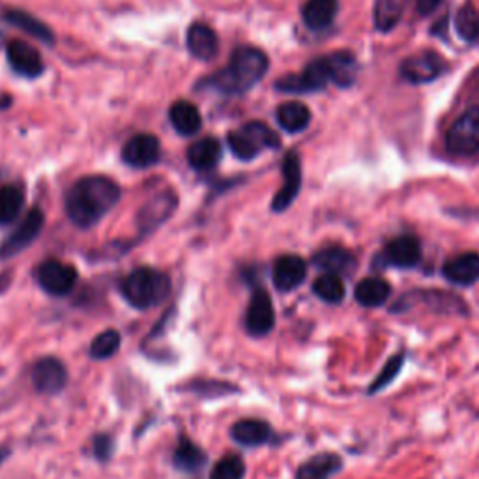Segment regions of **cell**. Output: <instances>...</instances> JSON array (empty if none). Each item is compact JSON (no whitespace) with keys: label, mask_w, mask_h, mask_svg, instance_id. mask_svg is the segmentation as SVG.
<instances>
[{"label":"cell","mask_w":479,"mask_h":479,"mask_svg":"<svg viewBox=\"0 0 479 479\" xmlns=\"http://www.w3.org/2000/svg\"><path fill=\"white\" fill-rule=\"evenodd\" d=\"M356 75H357L356 56L350 51H335L311 60L302 73H294L279 79L275 83V88L279 92H292V94L321 92L328 85L349 88L354 85Z\"/></svg>","instance_id":"cell-1"},{"label":"cell","mask_w":479,"mask_h":479,"mask_svg":"<svg viewBox=\"0 0 479 479\" xmlns=\"http://www.w3.org/2000/svg\"><path fill=\"white\" fill-rule=\"evenodd\" d=\"M120 195L114 180L99 174L85 176L77 180L66 197L68 217L81 229L94 227L116 206Z\"/></svg>","instance_id":"cell-2"},{"label":"cell","mask_w":479,"mask_h":479,"mask_svg":"<svg viewBox=\"0 0 479 479\" xmlns=\"http://www.w3.org/2000/svg\"><path fill=\"white\" fill-rule=\"evenodd\" d=\"M268 68L270 60L265 51L242 46L232 53L229 64L214 73L205 85L212 87L215 92L238 96L251 90L256 83H261Z\"/></svg>","instance_id":"cell-3"},{"label":"cell","mask_w":479,"mask_h":479,"mask_svg":"<svg viewBox=\"0 0 479 479\" xmlns=\"http://www.w3.org/2000/svg\"><path fill=\"white\" fill-rule=\"evenodd\" d=\"M120 289L135 309H150L169 296L171 282L164 272L155 268H137L124 277Z\"/></svg>","instance_id":"cell-4"},{"label":"cell","mask_w":479,"mask_h":479,"mask_svg":"<svg viewBox=\"0 0 479 479\" xmlns=\"http://www.w3.org/2000/svg\"><path fill=\"white\" fill-rule=\"evenodd\" d=\"M227 143H229L231 152L238 159H242V162H251V159H255L266 148L275 150L282 147V141H279L277 133L270 130V126L256 122V120L231 131L227 137Z\"/></svg>","instance_id":"cell-5"},{"label":"cell","mask_w":479,"mask_h":479,"mask_svg":"<svg viewBox=\"0 0 479 479\" xmlns=\"http://www.w3.org/2000/svg\"><path fill=\"white\" fill-rule=\"evenodd\" d=\"M446 148L453 155L479 152V107H470L455 120L446 133Z\"/></svg>","instance_id":"cell-6"},{"label":"cell","mask_w":479,"mask_h":479,"mask_svg":"<svg viewBox=\"0 0 479 479\" xmlns=\"http://www.w3.org/2000/svg\"><path fill=\"white\" fill-rule=\"evenodd\" d=\"M446 70H448V64L444 56H441L434 51L414 53L407 56L401 63V68H399L401 77L412 85L431 83L434 81V79L441 77Z\"/></svg>","instance_id":"cell-7"},{"label":"cell","mask_w":479,"mask_h":479,"mask_svg":"<svg viewBox=\"0 0 479 479\" xmlns=\"http://www.w3.org/2000/svg\"><path fill=\"white\" fill-rule=\"evenodd\" d=\"M378 263L395 268H414L422 261V246L412 234H403L393 238L386 244L384 251L378 255Z\"/></svg>","instance_id":"cell-8"},{"label":"cell","mask_w":479,"mask_h":479,"mask_svg":"<svg viewBox=\"0 0 479 479\" xmlns=\"http://www.w3.org/2000/svg\"><path fill=\"white\" fill-rule=\"evenodd\" d=\"M162 145L152 133H137L122 148V159L133 169H148L159 162Z\"/></svg>","instance_id":"cell-9"},{"label":"cell","mask_w":479,"mask_h":479,"mask_svg":"<svg viewBox=\"0 0 479 479\" xmlns=\"http://www.w3.org/2000/svg\"><path fill=\"white\" fill-rule=\"evenodd\" d=\"M38 283L53 296H66L77 283V270L60 261H46L38 268Z\"/></svg>","instance_id":"cell-10"},{"label":"cell","mask_w":479,"mask_h":479,"mask_svg":"<svg viewBox=\"0 0 479 479\" xmlns=\"http://www.w3.org/2000/svg\"><path fill=\"white\" fill-rule=\"evenodd\" d=\"M273 326H275V311L272 298L265 289H256L251 296V302L246 313V330L255 337H263L270 333Z\"/></svg>","instance_id":"cell-11"},{"label":"cell","mask_w":479,"mask_h":479,"mask_svg":"<svg viewBox=\"0 0 479 479\" xmlns=\"http://www.w3.org/2000/svg\"><path fill=\"white\" fill-rule=\"evenodd\" d=\"M44 223H46V217H44V212L39 208H32L25 219L21 222V225H19L13 234L6 240V242L3 244V248H0V256H13L17 253H21L23 249H27L34 240L39 236V232H42L44 229Z\"/></svg>","instance_id":"cell-12"},{"label":"cell","mask_w":479,"mask_h":479,"mask_svg":"<svg viewBox=\"0 0 479 479\" xmlns=\"http://www.w3.org/2000/svg\"><path fill=\"white\" fill-rule=\"evenodd\" d=\"M302 188V162L296 152H289L283 159V186L272 201L273 212H285L294 201Z\"/></svg>","instance_id":"cell-13"},{"label":"cell","mask_w":479,"mask_h":479,"mask_svg":"<svg viewBox=\"0 0 479 479\" xmlns=\"http://www.w3.org/2000/svg\"><path fill=\"white\" fill-rule=\"evenodd\" d=\"M68 382V371L56 357H44L32 369V384L44 395H55L64 390Z\"/></svg>","instance_id":"cell-14"},{"label":"cell","mask_w":479,"mask_h":479,"mask_svg":"<svg viewBox=\"0 0 479 479\" xmlns=\"http://www.w3.org/2000/svg\"><path fill=\"white\" fill-rule=\"evenodd\" d=\"M272 277L277 290L290 292L306 282L307 263L298 255H283L275 261Z\"/></svg>","instance_id":"cell-15"},{"label":"cell","mask_w":479,"mask_h":479,"mask_svg":"<svg viewBox=\"0 0 479 479\" xmlns=\"http://www.w3.org/2000/svg\"><path fill=\"white\" fill-rule=\"evenodd\" d=\"M8 63L12 70L21 77H39L44 71V60L42 55L38 53L32 46H29L23 39H12L8 49Z\"/></svg>","instance_id":"cell-16"},{"label":"cell","mask_w":479,"mask_h":479,"mask_svg":"<svg viewBox=\"0 0 479 479\" xmlns=\"http://www.w3.org/2000/svg\"><path fill=\"white\" fill-rule=\"evenodd\" d=\"M176 203H178L176 195L172 191H164L152 197L150 201L141 208V212H139V217H137L139 229H141L143 232H150L157 229L164 222H167L169 215L174 212Z\"/></svg>","instance_id":"cell-17"},{"label":"cell","mask_w":479,"mask_h":479,"mask_svg":"<svg viewBox=\"0 0 479 479\" xmlns=\"http://www.w3.org/2000/svg\"><path fill=\"white\" fill-rule=\"evenodd\" d=\"M444 277L450 283L458 287H470L479 282V255L466 251L446 261L442 268Z\"/></svg>","instance_id":"cell-18"},{"label":"cell","mask_w":479,"mask_h":479,"mask_svg":"<svg viewBox=\"0 0 479 479\" xmlns=\"http://www.w3.org/2000/svg\"><path fill=\"white\" fill-rule=\"evenodd\" d=\"M186 44L189 53L203 60V63H210L219 53V39L215 30L206 25V23H193L188 29V36H186Z\"/></svg>","instance_id":"cell-19"},{"label":"cell","mask_w":479,"mask_h":479,"mask_svg":"<svg viewBox=\"0 0 479 479\" xmlns=\"http://www.w3.org/2000/svg\"><path fill=\"white\" fill-rule=\"evenodd\" d=\"M313 265L316 268L324 270L326 273H335V275H347L354 272L356 268V256L341 246H328L318 249L313 255Z\"/></svg>","instance_id":"cell-20"},{"label":"cell","mask_w":479,"mask_h":479,"mask_svg":"<svg viewBox=\"0 0 479 479\" xmlns=\"http://www.w3.org/2000/svg\"><path fill=\"white\" fill-rule=\"evenodd\" d=\"M169 120L176 133L182 137H191L201 131L203 128V116L198 109L186 99H178L169 109Z\"/></svg>","instance_id":"cell-21"},{"label":"cell","mask_w":479,"mask_h":479,"mask_svg":"<svg viewBox=\"0 0 479 479\" xmlns=\"http://www.w3.org/2000/svg\"><path fill=\"white\" fill-rule=\"evenodd\" d=\"M343 468L341 457L335 453H318L296 472V479H330Z\"/></svg>","instance_id":"cell-22"},{"label":"cell","mask_w":479,"mask_h":479,"mask_svg":"<svg viewBox=\"0 0 479 479\" xmlns=\"http://www.w3.org/2000/svg\"><path fill=\"white\" fill-rule=\"evenodd\" d=\"M219 159H222V145L214 137L201 139L188 150V162L195 171H212Z\"/></svg>","instance_id":"cell-23"},{"label":"cell","mask_w":479,"mask_h":479,"mask_svg":"<svg viewBox=\"0 0 479 479\" xmlns=\"http://www.w3.org/2000/svg\"><path fill=\"white\" fill-rule=\"evenodd\" d=\"M231 436L242 446H263L272 438V429L263 419H242L232 425Z\"/></svg>","instance_id":"cell-24"},{"label":"cell","mask_w":479,"mask_h":479,"mask_svg":"<svg viewBox=\"0 0 479 479\" xmlns=\"http://www.w3.org/2000/svg\"><path fill=\"white\" fill-rule=\"evenodd\" d=\"M337 0H307L302 8V19L311 30L328 29L337 15Z\"/></svg>","instance_id":"cell-25"},{"label":"cell","mask_w":479,"mask_h":479,"mask_svg":"<svg viewBox=\"0 0 479 479\" xmlns=\"http://www.w3.org/2000/svg\"><path fill=\"white\" fill-rule=\"evenodd\" d=\"M277 124L287 133H302L311 124V111L302 102H287L275 111Z\"/></svg>","instance_id":"cell-26"},{"label":"cell","mask_w":479,"mask_h":479,"mask_svg":"<svg viewBox=\"0 0 479 479\" xmlns=\"http://www.w3.org/2000/svg\"><path fill=\"white\" fill-rule=\"evenodd\" d=\"M4 19L17 27L19 30H25L29 36L39 39V42H44L46 46H53L55 44V34L53 30L44 23L39 21V19H36L34 15H30L29 12H23V10H8L4 13Z\"/></svg>","instance_id":"cell-27"},{"label":"cell","mask_w":479,"mask_h":479,"mask_svg":"<svg viewBox=\"0 0 479 479\" xmlns=\"http://www.w3.org/2000/svg\"><path fill=\"white\" fill-rule=\"evenodd\" d=\"M391 287L382 277H366L356 287V302L364 307H381L388 302Z\"/></svg>","instance_id":"cell-28"},{"label":"cell","mask_w":479,"mask_h":479,"mask_svg":"<svg viewBox=\"0 0 479 479\" xmlns=\"http://www.w3.org/2000/svg\"><path fill=\"white\" fill-rule=\"evenodd\" d=\"M25 206V191L21 186L0 188V225H10L21 215Z\"/></svg>","instance_id":"cell-29"},{"label":"cell","mask_w":479,"mask_h":479,"mask_svg":"<svg viewBox=\"0 0 479 479\" xmlns=\"http://www.w3.org/2000/svg\"><path fill=\"white\" fill-rule=\"evenodd\" d=\"M172 461H174V466L178 470L197 472L198 468L205 466L206 455L201 448L195 446L191 441H188V438H182V441H180V444L174 450Z\"/></svg>","instance_id":"cell-30"},{"label":"cell","mask_w":479,"mask_h":479,"mask_svg":"<svg viewBox=\"0 0 479 479\" xmlns=\"http://www.w3.org/2000/svg\"><path fill=\"white\" fill-rule=\"evenodd\" d=\"M313 292L326 304H341L345 298V283L341 275L335 273H323L313 283Z\"/></svg>","instance_id":"cell-31"},{"label":"cell","mask_w":479,"mask_h":479,"mask_svg":"<svg viewBox=\"0 0 479 479\" xmlns=\"http://www.w3.org/2000/svg\"><path fill=\"white\" fill-rule=\"evenodd\" d=\"M422 298L429 304L431 309L438 311V313H448V315H465L466 304L463 302L461 298L444 292V290H425L422 294Z\"/></svg>","instance_id":"cell-32"},{"label":"cell","mask_w":479,"mask_h":479,"mask_svg":"<svg viewBox=\"0 0 479 479\" xmlns=\"http://www.w3.org/2000/svg\"><path fill=\"white\" fill-rule=\"evenodd\" d=\"M401 3L399 0H376L374 4V27L381 32H390L401 21Z\"/></svg>","instance_id":"cell-33"},{"label":"cell","mask_w":479,"mask_h":479,"mask_svg":"<svg viewBox=\"0 0 479 479\" xmlns=\"http://www.w3.org/2000/svg\"><path fill=\"white\" fill-rule=\"evenodd\" d=\"M455 29L465 42H477L479 39V12L472 4H465L458 8L455 15Z\"/></svg>","instance_id":"cell-34"},{"label":"cell","mask_w":479,"mask_h":479,"mask_svg":"<svg viewBox=\"0 0 479 479\" xmlns=\"http://www.w3.org/2000/svg\"><path fill=\"white\" fill-rule=\"evenodd\" d=\"M403 364H405V354L403 352L401 354H395L393 357H390L388 362H386V366L382 367V371L378 373V376L374 378L373 384L369 386V393L373 395V393H378V391H382L384 388H388L395 381L397 374L401 373Z\"/></svg>","instance_id":"cell-35"},{"label":"cell","mask_w":479,"mask_h":479,"mask_svg":"<svg viewBox=\"0 0 479 479\" xmlns=\"http://www.w3.org/2000/svg\"><path fill=\"white\" fill-rule=\"evenodd\" d=\"M120 349V333L116 330H107L96 335L90 345V356L94 359H107L114 356Z\"/></svg>","instance_id":"cell-36"},{"label":"cell","mask_w":479,"mask_h":479,"mask_svg":"<svg viewBox=\"0 0 479 479\" xmlns=\"http://www.w3.org/2000/svg\"><path fill=\"white\" fill-rule=\"evenodd\" d=\"M246 475V465L238 455H227L219 461L212 474L210 479H244Z\"/></svg>","instance_id":"cell-37"},{"label":"cell","mask_w":479,"mask_h":479,"mask_svg":"<svg viewBox=\"0 0 479 479\" xmlns=\"http://www.w3.org/2000/svg\"><path fill=\"white\" fill-rule=\"evenodd\" d=\"M441 4H442V0H416L417 12L422 15H429L431 12H434Z\"/></svg>","instance_id":"cell-38"},{"label":"cell","mask_w":479,"mask_h":479,"mask_svg":"<svg viewBox=\"0 0 479 479\" xmlns=\"http://www.w3.org/2000/svg\"><path fill=\"white\" fill-rule=\"evenodd\" d=\"M96 453H97V457H102V458H105L111 453V441L107 436L96 438Z\"/></svg>","instance_id":"cell-39"},{"label":"cell","mask_w":479,"mask_h":479,"mask_svg":"<svg viewBox=\"0 0 479 479\" xmlns=\"http://www.w3.org/2000/svg\"><path fill=\"white\" fill-rule=\"evenodd\" d=\"M12 104V97L8 94H3L0 96V109H4V107H10Z\"/></svg>","instance_id":"cell-40"},{"label":"cell","mask_w":479,"mask_h":479,"mask_svg":"<svg viewBox=\"0 0 479 479\" xmlns=\"http://www.w3.org/2000/svg\"><path fill=\"white\" fill-rule=\"evenodd\" d=\"M8 453H10V451H8L6 448H0V463H3V461H4V458L8 457Z\"/></svg>","instance_id":"cell-41"}]
</instances>
